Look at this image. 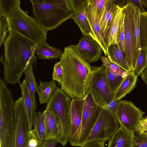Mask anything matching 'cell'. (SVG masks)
Wrapping results in <instances>:
<instances>
[{"instance_id":"42","label":"cell","mask_w":147,"mask_h":147,"mask_svg":"<svg viewBox=\"0 0 147 147\" xmlns=\"http://www.w3.org/2000/svg\"><path fill=\"white\" fill-rule=\"evenodd\" d=\"M128 3H130L137 7L139 10L140 13L146 12L145 9L143 6L140 0H126Z\"/></svg>"},{"instance_id":"15","label":"cell","mask_w":147,"mask_h":147,"mask_svg":"<svg viewBox=\"0 0 147 147\" xmlns=\"http://www.w3.org/2000/svg\"><path fill=\"white\" fill-rule=\"evenodd\" d=\"M85 99L75 98L72 99L71 111V124L69 141L71 144L73 141L80 127Z\"/></svg>"},{"instance_id":"4","label":"cell","mask_w":147,"mask_h":147,"mask_svg":"<svg viewBox=\"0 0 147 147\" xmlns=\"http://www.w3.org/2000/svg\"><path fill=\"white\" fill-rule=\"evenodd\" d=\"M19 7L6 18L7 31L19 35L37 45L46 40L47 32L34 17Z\"/></svg>"},{"instance_id":"31","label":"cell","mask_w":147,"mask_h":147,"mask_svg":"<svg viewBox=\"0 0 147 147\" xmlns=\"http://www.w3.org/2000/svg\"><path fill=\"white\" fill-rule=\"evenodd\" d=\"M24 72L34 103L36 106L37 103L35 99V94L37 86L36 79L33 72V67H28L26 68L24 70Z\"/></svg>"},{"instance_id":"48","label":"cell","mask_w":147,"mask_h":147,"mask_svg":"<svg viewBox=\"0 0 147 147\" xmlns=\"http://www.w3.org/2000/svg\"><path fill=\"white\" fill-rule=\"evenodd\" d=\"M140 134L143 136L147 137V131L143 132Z\"/></svg>"},{"instance_id":"27","label":"cell","mask_w":147,"mask_h":147,"mask_svg":"<svg viewBox=\"0 0 147 147\" xmlns=\"http://www.w3.org/2000/svg\"><path fill=\"white\" fill-rule=\"evenodd\" d=\"M34 131L36 134L40 144H42L47 139L46 129L43 113L36 112L33 121Z\"/></svg>"},{"instance_id":"3","label":"cell","mask_w":147,"mask_h":147,"mask_svg":"<svg viewBox=\"0 0 147 147\" xmlns=\"http://www.w3.org/2000/svg\"><path fill=\"white\" fill-rule=\"evenodd\" d=\"M34 17L47 32L56 28L74 12L69 0H30Z\"/></svg>"},{"instance_id":"38","label":"cell","mask_w":147,"mask_h":147,"mask_svg":"<svg viewBox=\"0 0 147 147\" xmlns=\"http://www.w3.org/2000/svg\"><path fill=\"white\" fill-rule=\"evenodd\" d=\"M133 147H147V137L138 134L134 135Z\"/></svg>"},{"instance_id":"7","label":"cell","mask_w":147,"mask_h":147,"mask_svg":"<svg viewBox=\"0 0 147 147\" xmlns=\"http://www.w3.org/2000/svg\"><path fill=\"white\" fill-rule=\"evenodd\" d=\"M120 124L115 114L102 107L101 111L86 145L95 141H108L120 127Z\"/></svg>"},{"instance_id":"21","label":"cell","mask_w":147,"mask_h":147,"mask_svg":"<svg viewBox=\"0 0 147 147\" xmlns=\"http://www.w3.org/2000/svg\"><path fill=\"white\" fill-rule=\"evenodd\" d=\"M88 5V2L76 11L71 18L78 26L83 35H90L95 40L86 17V10Z\"/></svg>"},{"instance_id":"46","label":"cell","mask_w":147,"mask_h":147,"mask_svg":"<svg viewBox=\"0 0 147 147\" xmlns=\"http://www.w3.org/2000/svg\"><path fill=\"white\" fill-rule=\"evenodd\" d=\"M140 75L142 79L147 85V67L142 72Z\"/></svg>"},{"instance_id":"26","label":"cell","mask_w":147,"mask_h":147,"mask_svg":"<svg viewBox=\"0 0 147 147\" xmlns=\"http://www.w3.org/2000/svg\"><path fill=\"white\" fill-rule=\"evenodd\" d=\"M123 8H119L111 23L107 35V40L108 45L118 44L117 34Z\"/></svg>"},{"instance_id":"20","label":"cell","mask_w":147,"mask_h":147,"mask_svg":"<svg viewBox=\"0 0 147 147\" xmlns=\"http://www.w3.org/2000/svg\"><path fill=\"white\" fill-rule=\"evenodd\" d=\"M35 53L38 59L52 60L60 59L63 52L60 49L50 46L45 40L37 45Z\"/></svg>"},{"instance_id":"25","label":"cell","mask_w":147,"mask_h":147,"mask_svg":"<svg viewBox=\"0 0 147 147\" xmlns=\"http://www.w3.org/2000/svg\"><path fill=\"white\" fill-rule=\"evenodd\" d=\"M58 88L53 80L49 82H40L36 89L40 104H47Z\"/></svg>"},{"instance_id":"39","label":"cell","mask_w":147,"mask_h":147,"mask_svg":"<svg viewBox=\"0 0 147 147\" xmlns=\"http://www.w3.org/2000/svg\"><path fill=\"white\" fill-rule=\"evenodd\" d=\"M40 142L33 129L30 131L26 147H40Z\"/></svg>"},{"instance_id":"22","label":"cell","mask_w":147,"mask_h":147,"mask_svg":"<svg viewBox=\"0 0 147 147\" xmlns=\"http://www.w3.org/2000/svg\"><path fill=\"white\" fill-rule=\"evenodd\" d=\"M109 55L108 59L127 72H131L129 67L124 52L120 49L118 44L109 46L108 47Z\"/></svg>"},{"instance_id":"44","label":"cell","mask_w":147,"mask_h":147,"mask_svg":"<svg viewBox=\"0 0 147 147\" xmlns=\"http://www.w3.org/2000/svg\"><path fill=\"white\" fill-rule=\"evenodd\" d=\"M59 142L56 140L48 139L46 140L44 143L40 145V147H54Z\"/></svg>"},{"instance_id":"8","label":"cell","mask_w":147,"mask_h":147,"mask_svg":"<svg viewBox=\"0 0 147 147\" xmlns=\"http://www.w3.org/2000/svg\"><path fill=\"white\" fill-rule=\"evenodd\" d=\"M14 105L11 100L0 102V147H15Z\"/></svg>"},{"instance_id":"45","label":"cell","mask_w":147,"mask_h":147,"mask_svg":"<svg viewBox=\"0 0 147 147\" xmlns=\"http://www.w3.org/2000/svg\"><path fill=\"white\" fill-rule=\"evenodd\" d=\"M113 3L120 8H123L127 4L126 0H112Z\"/></svg>"},{"instance_id":"14","label":"cell","mask_w":147,"mask_h":147,"mask_svg":"<svg viewBox=\"0 0 147 147\" xmlns=\"http://www.w3.org/2000/svg\"><path fill=\"white\" fill-rule=\"evenodd\" d=\"M86 14L87 19L89 22L95 39L101 46L105 56L108 58L109 55L106 38L102 33L99 25L98 18L91 5L88 2V0Z\"/></svg>"},{"instance_id":"47","label":"cell","mask_w":147,"mask_h":147,"mask_svg":"<svg viewBox=\"0 0 147 147\" xmlns=\"http://www.w3.org/2000/svg\"><path fill=\"white\" fill-rule=\"evenodd\" d=\"M142 4L144 7L146 9H147V0H140Z\"/></svg>"},{"instance_id":"17","label":"cell","mask_w":147,"mask_h":147,"mask_svg":"<svg viewBox=\"0 0 147 147\" xmlns=\"http://www.w3.org/2000/svg\"><path fill=\"white\" fill-rule=\"evenodd\" d=\"M22 97L27 113L30 130L32 129L36 106L35 105L26 79L20 84Z\"/></svg>"},{"instance_id":"32","label":"cell","mask_w":147,"mask_h":147,"mask_svg":"<svg viewBox=\"0 0 147 147\" xmlns=\"http://www.w3.org/2000/svg\"><path fill=\"white\" fill-rule=\"evenodd\" d=\"M147 67V49H142L138 57L133 72L138 77Z\"/></svg>"},{"instance_id":"19","label":"cell","mask_w":147,"mask_h":147,"mask_svg":"<svg viewBox=\"0 0 147 147\" xmlns=\"http://www.w3.org/2000/svg\"><path fill=\"white\" fill-rule=\"evenodd\" d=\"M119 8L113 3L112 0H106L99 23L102 33L106 38L111 23Z\"/></svg>"},{"instance_id":"9","label":"cell","mask_w":147,"mask_h":147,"mask_svg":"<svg viewBox=\"0 0 147 147\" xmlns=\"http://www.w3.org/2000/svg\"><path fill=\"white\" fill-rule=\"evenodd\" d=\"M92 76L90 83L88 92L91 94L96 102L102 107L114 99L105 72V67H92Z\"/></svg>"},{"instance_id":"41","label":"cell","mask_w":147,"mask_h":147,"mask_svg":"<svg viewBox=\"0 0 147 147\" xmlns=\"http://www.w3.org/2000/svg\"><path fill=\"white\" fill-rule=\"evenodd\" d=\"M118 101L114 99L108 104L102 107L111 111L116 115L117 111V104Z\"/></svg>"},{"instance_id":"12","label":"cell","mask_w":147,"mask_h":147,"mask_svg":"<svg viewBox=\"0 0 147 147\" xmlns=\"http://www.w3.org/2000/svg\"><path fill=\"white\" fill-rule=\"evenodd\" d=\"M69 46L89 63L100 59L103 51L99 43L90 35H83L76 45Z\"/></svg>"},{"instance_id":"1","label":"cell","mask_w":147,"mask_h":147,"mask_svg":"<svg viewBox=\"0 0 147 147\" xmlns=\"http://www.w3.org/2000/svg\"><path fill=\"white\" fill-rule=\"evenodd\" d=\"M3 55L0 61L3 65V80L6 84H20V79L26 68L37 64L35 53L37 45L17 34L9 33L3 43Z\"/></svg>"},{"instance_id":"34","label":"cell","mask_w":147,"mask_h":147,"mask_svg":"<svg viewBox=\"0 0 147 147\" xmlns=\"http://www.w3.org/2000/svg\"><path fill=\"white\" fill-rule=\"evenodd\" d=\"M124 17L123 8L118 33L117 41L120 49L125 53Z\"/></svg>"},{"instance_id":"49","label":"cell","mask_w":147,"mask_h":147,"mask_svg":"<svg viewBox=\"0 0 147 147\" xmlns=\"http://www.w3.org/2000/svg\"><path fill=\"white\" fill-rule=\"evenodd\" d=\"M146 12H147V9H146Z\"/></svg>"},{"instance_id":"43","label":"cell","mask_w":147,"mask_h":147,"mask_svg":"<svg viewBox=\"0 0 147 147\" xmlns=\"http://www.w3.org/2000/svg\"><path fill=\"white\" fill-rule=\"evenodd\" d=\"M103 141H95L88 143L84 147H105V142Z\"/></svg>"},{"instance_id":"5","label":"cell","mask_w":147,"mask_h":147,"mask_svg":"<svg viewBox=\"0 0 147 147\" xmlns=\"http://www.w3.org/2000/svg\"><path fill=\"white\" fill-rule=\"evenodd\" d=\"M72 99L58 88L47 104L46 109L53 115L59 127L61 137L60 143L65 146L70 136Z\"/></svg>"},{"instance_id":"33","label":"cell","mask_w":147,"mask_h":147,"mask_svg":"<svg viewBox=\"0 0 147 147\" xmlns=\"http://www.w3.org/2000/svg\"><path fill=\"white\" fill-rule=\"evenodd\" d=\"M100 59L103 62V65L110 71L124 77L127 75V72L116 64L111 62L106 57L102 56Z\"/></svg>"},{"instance_id":"36","label":"cell","mask_w":147,"mask_h":147,"mask_svg":"<svg viewBox=\"0 0 147 147\" xmlns=\"http://www.w3.org/2000/svg\"><path fill=\"white\" fill-rule=\"evenodd\" d=\"M52 77L53 80L58 82L60 84L62 83L63 77V70L60 61L57 62L54 65Z\"/></svg>"},{"instance_id":"23","label":"cell","mask_w":147,"mask_h":147,"mask_svg":"<svg viewBox=\"0 0 147 147\" xmlns=\"http://www.w3.org/2000/svg\"><path fill=\"white\" fill-rule=\"evenodd\" d=\"M137 78L134 72H128L120 86L114 93V99L120 100L130 92L136 85Z\"/></svg>"},{"instance_id":"24","label":"cell","mask_w":147,"mask_h":147,"mask_svg":"<svg viewBox=\"0 0 147 147\" xmlns=\"http://www.w3.org/2000/svg\"><path fill=\"white\" fill-rule=\"evenodd\" d=\"M43 113L47 139L50 138L55 139L60 143L61 137V133L53 115L46 109L43 111Z\"/></svg>"},{"instance_id":"29","label":"cell","mask_w":147,"mask_h":147,"mask_svg":"<svg viewBox=\"0 0 147 147\" xmlns=\"http://www.w3.org/2000/svg\"><path fill=\"white\" fill-rule=\"evenodd\" d=\"M140 43L142 49H147V12L140 13L139 20Z\"/></svg>"},{"instance_id":"10","label":"cell","mask_w":147,"mask_h":147,"mask_svg":"<svg viewBox=\"0 0 147 147\" xmlns=\"http://www.w3.org/2000/svg\"><path fill=\"white\" fill-rule=\"evenodd\" d=\"M15 147H26L29 124L27 113L22 97L15 101L14 107Z\"/></svg>"},{"instance_id":"28","label":"cell","mask_w":147,"mask_h":147,"mask_svg":"<svg viewBox=\"0 0 147 147\" xmlns=\"http://www.w3.org/2000/svg\"><path fill=\"white\" fill-rule=\"evenodd\" d=\"M20 0H0V16L7 18L19 7Z\"/></svg>"},{"instance_id":"16","label":"cell","mask_w":147,"mask_h":147,"mask_svg":"<svg viewBox=\"0 0 147 147\" xmlns=\"http://www.w3.org/2000/svg\"><path fill=\"white\" fill-rule=\"evenodd\" d=\"M134 133L120 126L119 129L108 140L107 147H133Z\"/></svg>"},{"instance_id":"30","label":"cell","mask_w":147,"mask_h":147,"mask_svg":"<svg viewBox=\"0 0 147 147\" xmlns=\"http://www.w3.org/2000/svg\"><path fill=\"white\" fill-rule=\"evenodd\" d=\"M105 72L111 91L114 94L125 77L110 71L106 67Z\"/></svg>"},{"instance_id":"18","label":"cell","mask_w":147,"mask_h":147,"mask_svg":"<svg viewBox=\"0 0 147 147\" xmlns=\"http://www.w3.org/2000/svg\"><path fill=\"white\" fill-rule=\"evenodd\" d=\"M131 12L134 22V53L133 63L134 72L138 57L142 50L140 43L139 20L140 12L139 9L130 3Z\"/></svg>"},{"instance_id":"13","label":"cell","mask_w":147,"mask_h":147,"mask_svg":"<svg viewBox=\"0 0 147 147\" xmlns=\"http://www.w3.org/2000/svg\"><path fill=\"white\" fill-rule=\"evenodd\" d=\"M125 13V53L128 63L131 72H133L134 53V22L129 3L123 8Z\"/></svg>"},{"instance_id":"2","label":"cell","mask_w":147,"mask_h":147,"mask_svg":"<svg viewBox=\"0 0 147 147\" xmlns=\"http://www.w3.org/2000/svg\"><path fill=\"white\" fill-rule=\"evenodd\" d=\"M60 59L63 70L61 89L72 99L83 98L92 76V66L69 45Z\"/></svg>"},{"instance_id":"40","label":"cell","mask_w":147,"mask_h":147,"mask_svg":"<svg viewBox=\"0 0 147 147\" xmlns=\"http://www.w3.org/2000/svg\"><path fill=\"white\" fill-rule=\"evenodd\" d=\"M147 131V117H143L138 123L134 130V133L140 134Z\"/></svg>"},{"instance_id":"37","label":"cell","mask_w":147,"mask_h":147,"mask_svg":"<svg viewBox=\"0 0 147 147\" xmlns=\"http://www.w3.org/2000/svg\"><path fill=\"white\" fill-rule=\"evenodd\" d=\"M7 28L6 18L0 16V47L4 42L7 36Z\"/></svg>"},{"instance_id":"6","label":"cell","mask_w":147,"mask_h":147,"mask_svg":"<svg viewBox=\"0 0 147 147\" xmlns=\"http://www.w3.org/2000/svg\"><path fill=\"white\" fill-rule=\"evenodd\" d=\"M85 99L80 127L71 146L84 147L99 115L102 107L95 101L91 93L88 92Z\"/></svg>"},{"instance_id":"35","label":"cell","mask_w":147,"mask_h":147,"mask_svg":"<svg viewBox=\"0 0 147 147\" xmlns=\"http://www.w3.org/2000/svg\"><path fill=\"white\" fill-rule=\"evenodd\" d=\"M106 0H88L99 22L103 12Z\"/></svg>"},{"instance_id":"11","label":"cell","mask_w":147,"mask_h":147,"mask_svg":"<svg viewBox=\"0 0 147 147\" xmlns=\"http://www.w3.org/2000/svg\"><path fill=\"white\" fill-rule=\"evenodd\" d=\"M144 113L131 101L120 100L118 102L117 119L120 126L127 131L134 132L136 126Z\"/></svg>"}]
</instances>
